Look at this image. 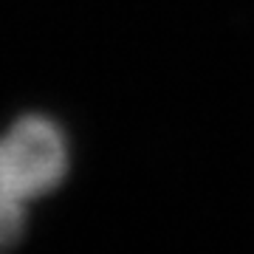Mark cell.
Instances as JSON below:
<instances>
[{"instance_id":"1","label":"cell","mask_w":254,"mask_h":254,"mask_svg":"<svg viewBox=\"0 0 254 254\" xmlns=\"http://www.w3.org/2000/svg\"><path fill=\"white\" fill-rule=\"evenodd\" d=\"M71 170V138L48 113H20L0 130V187L20 200L63 187Z\"/></svg>"},{"instance_id":"2","label":"cell","mask_w":254,"mask_h":254,"mask_svg":"<svg viewBox=\"0 0 254 254\" xmlns=\"http://www.w3.org/2000/svg\"><path fill=\"white\" fill-rule=\"evenodd\" d=\"M28 232V212L26 200L11 195L9 190L0 187V254L11 252L23 243Z\"/></svg>"}]
</instances>
